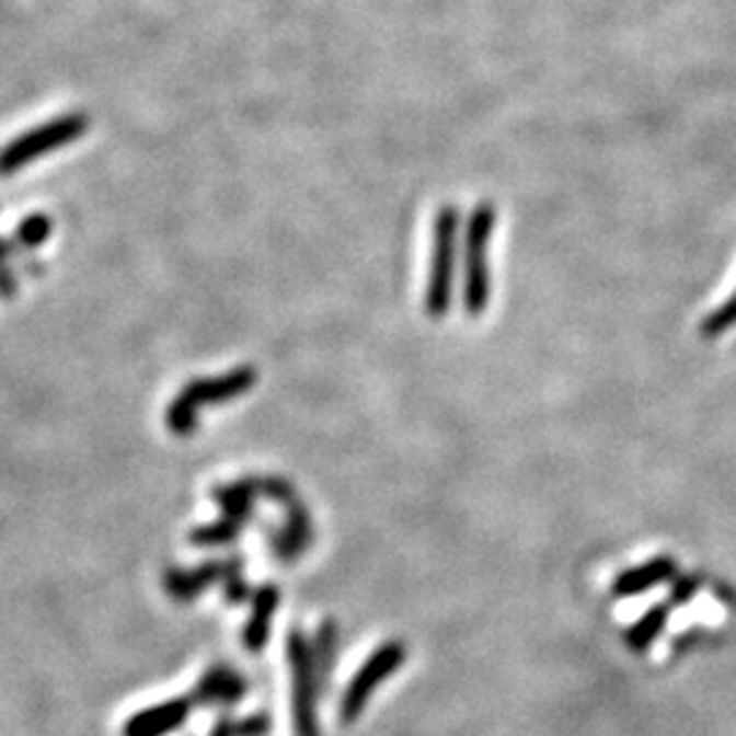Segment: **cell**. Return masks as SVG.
Returning a JSON list of instances; mask_svg holds the SVG:
<instances>
[{
	"instance_id": "d6986e66",
	"label": "cell",
	"mask_w": 736,
	"mask_h": 736,
	"mask_svg": "<svg viewBox=\"0 0 736 736\" xmlns=\"http://www.w3.org/2000/svg\"><path fill=\"white\" fill-rule=\"evenodd\" d=\"M699 589H701V578L699 576H677L671 584V595H668V603H671V609H674V606L688 603V600L693 598Z\"/></svg>"
},
{
	"instance_id": "4fadbf2b",
	"label": "cell",
	"mask_w": 736,
	"mask_h": 736,
	"mask_svg": "<svg viewBox=\"0 0 736 736\" xmlns=\"http://www.w3.org/2000/svg\"><path fill=\"white\" fill-rule=\"evenodd\" d=\"M311 652H314V666H317V679H320V688L327 690V685L336 677L338 666V624L336 619H325V622L317 628L314 641H311Z\"/></svg>"
},
{
	"instance_id": "ffe728a7",
	"label": "cell",
	"mask_w": 736,
	"mask_h": 736,
	"mask_svg": "<svg viewBox=\"0 0 736 736\" xmlns=\"http://www.w3.org/2000/svg\"><path fill=\"white\" fill-rule=\"evenodd\" d=\"M14 292H16V278H14V273L9 271V265H3L0 267V295L9 298V295H14Z\"/></svg>"
},
{
	"instance_id": "2e32d148",
	"label": "cell",
	"mask_w": 736,
	"mask_h": 736,
	"mask_svg": "<svg viewBox=\"0 0 736 736\" xmlns=\"http://www.w3.org/2000/svg\"><path fill=\"white\" fill-rule=\"evenodd\" d=\"M49 232H53V219L44 214H36L16 227L11 243H14L16 249H38V245L47 241Z\"/></svg>"
},
{
	"instance_id": "9a60e30c",
	"label": "cell",
	"mask_w": 736,
	"mask_h": 736,
	"mask_svg": "<svg viewBox=\"0 0 736 736\" xmlns=\"http://www.w3.org/2000/svg\"><path fill=\"white\" fill-rule=\"evenodd\" d=\"M241 524L232 521V518L221 516L216 521L203 524V527H194L188 540H192L194 549H225V545H232L241 534Z\"/></svg>"
},
{
	"instance_id": "30bf717a",
	"label": "cell",
	"mask_w": 736,
	"mask_h": 736,
	"mask_svg": "<svg viewBox=\"0 0 736 736\" xmlns=\"http://www.w3.org/2000/svg\"><path fill=\"white\" fill-rule=\"evenodd\" d=\"M677 578V562L674 556H655V560L644 562V565L628 567L619 573L611 584L613 598H635L649 589L660 587V584L674 582Z\"/></svg>"
},
{
	"instance_id": "7a4b0ae2",
	"label": "cell",
	"mask_w": 736,
	"mask_h": 736,
	"mask_svg": "<svg viewBox=\"0 0 736 736\" xmlns=\"http://www.w3.org/2000/svg\"><path fill=\"white\" fill-rule=\"evenodd\" d=\"M260 496H267L284 507V527L271 529V549L284 565H292L314 540V521H311L309 507L303 505L292 483L278 475L260 478Z\"/></svg>"
},
{
	"instance_id": "5bb4252c",
	"label": "cell",
	"mask_w": 736,
	"mask_h": 736,
	"mask_svg": "<svg viewBox=\"0 0 736 736\" xmlns=\"http://www.w3.org/2000/svg\"><path fill=\"white\" fill-rule=\"evenodd\" d=\"M668 613H671V603H657L652 606L644 617L635 619V622L628 628V633H624V641H628L630 649L633 652L649 649V646L660 639L663 630H666Z\"/></svg>"
},
{
	"instance_id": "9c48e42d",
	"label": "cell",
	"mask_w": 736,
	"mask_h": 736,
	"mask_svg": "<svg viewBox=\"0 0 736 736\" xmlns=\"http://www.w3.org/2000/svg\"><path fill=\"white\" fill-rule=\"evenodd\" d=\"M278 603H281V593H278L276 584H260V587L254 589L249 619H245L241 633L243 646L251 652V655H260V652L267 646V641H271L273 619H276Z\"/></svg>"
},
{
	"instance_id": "e0dca14e",
	"label": "cell",
	"mask_w": 736,
	"mask_h": 736,
	"mask_svg": "<svg viewBox=\"0 0 736 736\" xmlns=\"http://www.w3.org/2000/svg\"><path fill=\"white\" fill-rule=\"evenodd\" d=\"M221 593H225L227 603L232 606H241L245 600L254 598V593H251L249 587V578H245V567H238V571H232L230 576L221 582Z\"/></svg>"
},
{
	"instance_id": "ac0fdd59",
	"label": "cell",
	"mask_w": 736,
	"mask_h": 736,
	"mask_svg": "<svg viewBox=\"0 0 736 736\" xmlns=\"http://www.w3.org/2000/svg\"><path fill=\"white\" fill-rule=\"evenodd\" d=\"M273 728L271 715L265 712H254V715L235 717V732L238 736H267Z\"/></svg>"
},
{
	"instance_id": "7c38bea8",
	"label": "cell",
	"mask_w": 736,
	"mask_h": 736,
	"mask_svg": "<svg viewBox=\"0 0 736 736\" xmlns=\"http://www.w3.org/2000/svg\"><path fill=\"white\" fill-rule=\"evenodd\" d=\"M256 496H260V478H241V481L214 488V502L219 505L221 516L232 518L241 527L254 518Z\"/></svg>"
},
{
	"instance_id": "44dd1931",
	"label": "cell",
	"mask_w": 736,
	"mask_h": 736,
	"mask_svg": "<svg viewBox=\"0 0 736 736\" xmlns=\"http://www.w3.org/2000/svg\"><path fill=\"white\" fill-rule=\"evenodd\" d=\"M210 736H238L235 732V717H219L216 721V726L210 728Z\"/></svg>"
},
{
	"instance_id": "52a82bcc",
	"label": "cell",
	"mask_w": 736,
	"mask_h": 736,
	"mask_svg": "<svg viewBox=\"0 0 736 736\" xmlns=\"http://www.w3.org/2000/svg\"><path fill=\"white\" fill-rule=\"evenodd\" d=\"M227 576V556L225 560L199 562L194 567H166L164 589L177 603H192L199 595L208 593L210 587L225 582Z\"/></svg>"
},
{
	"instance_id": "8992f818",
	"label": "cell",
	"mask_w": 736,
	"mask_h": 736,
	"mask_svg": "<svg viewBox=\"0 0 736 736\" xmlns=\"http://www.w3.org/2000/svg\"><path fill=\"white\" fill-rule=\"evenodd\" d=\"M249 693V682L232 663H214L192 690L197 706H235Z\"/></svg>"
},
{
	"instance_id": "3957f363",
	"label": "cell",
	"mask_w": 736,
	"mask_h": 736,
	"mask_svg": "<svg viewBox=\"0 0 736 736\" xmlns=\"http://www.w3.org/2000/svg\"><path fill=\"white\" fill-rule=\"evenodd\" d=\"M287 660L292 674V726L295 736H320L317 699H320V679H317L314 652L311 641L300 628L287 633Z\"/></svg>"
},
{
	"instance_id": "5b68a950",
	"label": "cell",
	"mask_w": 736,
	"mask_h": 736,
	"mask_svg": "<svg viewBox=\"0 0 736 736\" xmlns=\"http://www.w3.org/2000/svg\"><path fill=\"white\" fill-rule=\"evenodd\" d=\"M406 660V646L401 641H384L371 655L366 657L364 666L349 679L347 690L342 695V723H355L364 715L368 699L382 682H388Z\"/></svg>"
},
{
	"instance_id": "277c9868",
	"label": "cell",
	"mask_w": 736,
	"mask_h": 736,
	"mask_svg": "<svg viewBox=\"0 0 736 736\" xmlns=\"http://www.w3.org/2000/svg\"><path fill=\"white\" fill-rule=\"evenodd\" d=\"M88 126H91L88 115L71 113L22 134V137H16L14 142H9L0 150V175H14L16 170H22L31 161L74 142V139H80L88 131Z\"/></svg>"
},
{
	"instance_id": "ba28073f",
	"label": "cell",
	"mask_w": 736,
	"mask_h": 736,
	"mask_svg": "<svg viewBox=\"0 0 736 736\" xmlns=\"http://www.w3.org/2000/svg\"><path fill=\"white\" fill-rule=\"evenodd\" d=\"M192 710V699H170L164 704L148 706V710L128 717L126 726H123V736H170L186 726Z\"/></svg>"
},
{
	"instance_id": "8fae6325",
	"label": "cell",
	"mask_w": 736,
	"mask_h": 736,
	"mask_svg": "<svg viewBox=\"0 0 736 736\" xmlns=\"http://www.w3.org/2000/svg\"><path fill=\"white\" fill-rule=\"evenodd\" d=\"M450 241H453V210H445L437 221V251H434L432 289H428V311L439 314L448 309L450 292Z\"/></svg>"
},
{
	"instance_id": "7402d4cb",
	"label": "cell",
	"mask_w": 736,
	"mask_h": 736,
	"mask_svg": "<svg viewBox=\"0 0 736 736\" xmlns=\"http://www.w3.org/2000/svg\"><path fill=\"white\" fill-rule=\"evenodd\" d=\"M16 249V245L14 243H5V241H0V267H3L5 265V260H9V254H11V251H14Z\"/></svg>"
},
{
	"instance_id": "6da1fadb",
	"label": "cell",
	"mask_w": 736,
	"mask_h": 736,
	"mask_svg": "<svg viewBox=\"0 0 736 736\" xmlns=\"http://www.w3.org/2000/svg\"><path fill=\"white\" fill-rule=\"evenodd\" d=\"M256 382V368L254 366H241L232 368L225 377H205L188 382L181 393L172 399L170 410H166V428H170L175 437H192L194 428H197L199 410L208 404H221V401H232L238 395L249 393Z\"/></svg>"
}]
</instances>
